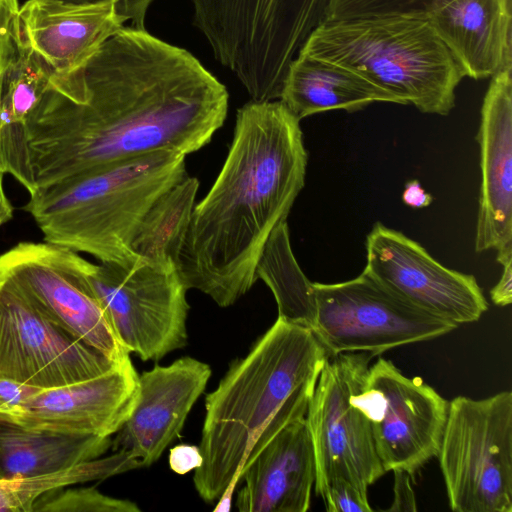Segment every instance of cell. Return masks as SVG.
<instances>
[{"mask_svg":"<svg viewBox=\"0 0 512 512\" xmlns=\"http://www.w3.org/2000/svg\"><path fill=\"white\" fill-rule=\"evenodd\" d=\"M300 51L345 67L390 94L397 104H411L427 114L448 115L464 78L423 18L325 22Z\"/></svg>","mask_w":512,"mask_h":512,"instance_id":"obj_5","label":"cell"},{"mask_svg":"<svg viewBox=\"0 0 512 512\" xmlns=\"http://www.w3.org/2000/svg\"><path fill=\"white\" fill-rule=\"evenodd\" d=\"M119 362L74 338L0 280V378L47 389L94 378Z\"/></svg>","mask_w":512,"mask_h":512,"instance_id":"obj_13","label":"cell"},{"mask_svg":"<svg viewBox=\"0 0 512 512\" xmlns=\"http://www.w3.org/2000/svg\"><path fill=\"white\" fill-rule=\"evenodd\" d=\"M85 281L128 353L158 361L187 344V288L177 268L138 259L128 267L83 259Z\"/></svg>","mask_w":512,"mask_h":512,"instance_id":"obj_8","label":"cell"},{"mask_svg":"<svg viewBox=\"0 0 512 512\" xmlns=\"http://www.w3.org/2000/svg\"><path fill=\"white\" fill-rule=\"evenodd\" d=\"M438 1L328 0L325 22L388 17L427 19Z\"/></svg>","mask_w":512,"mask_h":512,"instance_id":"obj_27","label":"cell"},{"mask_svg":"<svg viewBox=\"0 0 512 512\" xmlns=\"http://www.w3.org/2000/svg\"><path fill=\"white\" fill-rule=\"evenodd\" d=\"M256 278L272 291L279 318L311 329L316 314L313 283L293 255L286 221L267 240L256 266Z\"/></svg>","mask_w":512,"mask_h":512,"instance_id":"obj_24","label":"cell"},{"mask_svg":"<svg viewBox=\"0 0 512 512\" xmlns=\"http://www.w3.org/2000/svg\"><path fill=\"white\" fill-rule=\"evenodd\" d=\"M186 155L158 150L36 191L23 207L43 240L124 267L153 204L186 174Z\"/></svg>","mask_w":512,"mask_h":512,"instance_id":"obj_4","label":"cell"},{"mask_svg":"<svg viewBox=\"0 0 512 512\" xmlns=\"http://www.w3.org/2000/svg\"><path fill=\"white\" fill-rule=\"evenodd\" d=\"M480 115L475 251L495 249L503 266L512 263V68L491 77Z\"/></svg>","mask_w":512,"mask_h":512,"instance_id":"obj_17","label":"cell"},{"mask_svg":"<svg viewBox=\"0 0 512 512\" xmlns=\"http://www.w3.org/2000/svg\"><path fill=\"white\" fill-rule=\"evenodd\" d=\"M226 87L189 51L125 25L81 67L54 72L0 169L38 190L158 150L206 146L227 116Z\"/></svg>","mask_w":512,"mask_h":512,"instance_id":"obj_1","label":"cell"},{"mask_svg":"<svg viewBox=\"0 0 512 512\" xmlns=\"http://www.w3.org/2000/svg\"><path fill=\"white\" fill-rule=\"evenodd\" d=\"M455 512H512V393L458 396L437 453Z\"/></svg>","mask_w":512,"mask_h":512,"instance_id":"obj_7","label":"cell"},{"mask_svg":"<svg viewBox=\"0 0 512 512\" xmlns=\"http://www.w3.org/2000/svg\"><path fill=\"white\" fill-rule=\"evenodd\" d=\"M83 259L49 242H19L0 255V280L74 338L119 362L129 353L85 281Z\"/></svg>","mask_w":512,"mask_h":512,"instance_id":"obj_12","label":"cell"},{"mask_svg":"<svg viewBox=\"0 0 512 512\" xmlns=\"http://www.w3.org/2000/svg\"><path fill=\"white\" fill-rule=\"evenodd\" d=\"M70 2L85 3L103 0H66ZM121 15L126 24L132 27L145 28L147 13L155 0H116Z\"/></svg>","mask_w":512,"mask_h":512,"instance_id":"obj_34","label":"cell"},{"mask_svg":"<svg viewBox=\"0 0 512 512\" xmlns=\"http://www.w3.org/2000/svg\"><path fill=\"white\" fill-rule=\"evenodd\" d=\"M199 181L186 175L159 197L142 220L132 251L145 262L177 268Z\"/></svg>","mask_w":512,"mask_h":512,"instance_id":"obj_23","label":"cell"},{"mask_svg":"<svg viewBox=\"0 0 512 512\" xmlns=\"http://www.w3.org/2000/svg\"><path fill=\"white\" fill-rule=\"evenodd\" d=\"M210 376L207 363L189 356L144 371L131 413L112 441L113 450L130 453L142 467L152 465L179 436Z\"/></svg>","mask_w":512,"mask_h":512,"instance_id":"obj_16","label":"cell"},{"mask_svg":"<svg viewBox=\"0 0 512 512\" xmlns=\"http://www.w3.org/2000/svg\"><path fill=\"white\" fill-rule=\"evenodd\" d=\"M427 19L464 77L512 68V6L502 0H439Z\"/></svg>","mask_w":512,"mask_h":512,"instance_id":"obj_20","label":"cell"},{"mask_svg":"<svg viewBox=\"0 0 512 512\" xmlns=\"http://www.w3.org/2000/svg\"><path fill=\"white\" fill-rule=\"evenodd\" d=\"M125 25L116 0H28L18 14L20 45L38 54L56 73L84 65Z\"/></svg>","mask_w":512,"mask_h":512,"instance_id":"obj_18","label":"cell"},{"mask_svg":"<svg viewBox=\"0 0 512 512\" xmlns=\"http://www.w3.org/2000/svg\"><path fill=\"white\" fill-rule=\"evenodd\" d=\"M351 402L369 421L386 472L402 469L413 478L437 456L449 401L420 377L409 378L379 358Z\"/></svg>","mask_w":512,"mask_h":512,"instance_id":"obj_11","label":"cell"},{"mask_svg":"<svg viewBox=\"0 0 512 512\" xmlns=\"http://www.w3.org/2000/svg\"><path fill=\"white\" fill-rule=\"evenodd\" d=\"M40 389L42 388L0 378V420L16 412L21 404Z\"/></svg>","mask_w":512,"mask_h":512,"instance_id":"obj_31","label":"cell"},{"mask_svg":"<svg viewBox=\"0 0 512 512\" xmlns=\"http://www.w3.org/2000/svg\"><path fill=\"white\" fill-rule=\"evenodd\" d=\"M33 511L140 512L136 503L106 496L95 488L67 489L56 496L48 492L34 504Z\"/></svg>","mask_w":512,"mask_h":512,"instance_id":"obj_28","label":"cell"},{"mask_svg":"<svg viewBox=\"0 0 512 512\" xmlns=\"http://www.w3.org/2000/svg\"><path fill=\"white\" fill-rule=\"evenodd\" d=\"M138 377L128 355L94 378L40 389L0 421L63 434L110 437L131 413Z\"/></svg>","mask_w":512,"mask_h":512,"instance_id":"obj_15","label":"cell"},{"mask_svg":"<svg viewBox=\"0 0 512 512\" xmlns=\"http://www.w3.org/2000/svg\"><path fill=\"white\" fill-rule=\"evenodd\" d=\"M363 272L401 299L457 325L478 321L488 309L473 275L443 266L418 242L381 223L366 237Z\"/></svg>","mask_w":512,"mask_h":512,"instance_id":"obj_14","label":"cell"},{"mask_svg":"<svg viewBox=\"0 0 512 512\" xmlns=\"http://www.w3.org/2000/svg\"><path fill=\"white\" fill-rule=\"evenodd\" d=\"M404 203L413 208L428 206L433 198L427 193L417 180H412L405 185L402 194Z\"/></svg>","mask_w":512,"mask_h":512,"instance_id":"obj_36","label":"cell"},{"mask_svg":"<svg viewBox=\"0 0 512 512\" xmlns=\"http://www.w3.org/2000/svg\"><path fill=\"white\" fill-rule=\"evenodd\" d=\"M329 354L312 330L277 318L247 355L233 360L205 397L193 482L214 509L229 510L245 464L279 431L306 416Z\"/></svg>","mask_w":512,"mask_h":512,"instance_id":"obj_3","label":"cell"},{"mask_svg":"<svg viewBox=\"0 0 512 512\" xmlns=\"http://www.w3.org/2000/svg\"><path fill=\"white\" fill-rule=\"evenodd\" d=\"M279 100L299 120L330 110L354 112L374 102L397 104L355 72L302 51L288 68Z\"/></svg>","mask_w":512,"mask_h":512,"instance_id":"obj_21","label":"cell"},{"mask_svg":"<svg viewBox=\"0 0 512 512\" xmlns=\"http://www.w3.org/2000/svg\"><path fill=\"white\" fill-rule=\"evenodd\" d=\"M19 9L18 0H0V74L19 55Z\"/></svg>","mask_w":512,"mask_h":512,"instance_id":"obj_30","label":"cell"},{"mask_svg":"<svg viewBox=\"0 0 512 512\" xmlns=\"http://www.w3.org/2000/svg\"><path fill=\"white\" fill-rule=\"evenodd\" d=\"M371 358L365 352L329 357L310 401L305 419L315 456L314 490L321 498L334 479H346L368 491L387 473L369 421L351 402V395L366 378Z\"/></svg>","mask_w":512,"mask_h":512,"instance_id":"obj_10","label":"cell"},{"mask_svg":"<svg viewBox=\"0 0 512 512\" xmlns=\"http://www.w3.org/2000/svg\"><path fill=\"white\" fill-rule=\"evenodd\" d=\"M312 332L329 356L389 349L431 340L458 327L396 296L367 274L332 284L313 283Z\"/></svg>","mask_w":512,"mask_h":512,"instance_id":"obj_9","label":"cell"},{"mask_svg":"<svg viewBox=\"0 0 512 512\" xmlns=\"http://www.w3.org/2000/svg\"><path fill=\"white\" fill-rule=\"evenodd\" d=\"M138 459L126 451L79 463L52 474L29 478H0V511L30 512L35 502L52 490L125 473L141 468Z\"/></svg>","mask_w":512,"mask_h":512,"instance_id":"obj_25","label":"cell"},{"mask_svg":"<svg viewBox=\"0 0 512 512\" xmlns=\"http://www.w3.org/2000/svg\"><path fill=\"white\" fill-rule=\"evenodd\" d=\"M307 160L300 120L280 100L238 109L227 157L195 204L180 251L188 290L228 307L253 287L267 240L305 184Z\"/></svg>","mask_w":512,"mask_h":512,"instance_id":"obj_2","label":"cell"},{"mask_svg":"<svg viewBox=\"0 0 512 512\" xmlns=\"http://www.w3.org/2000/svg\"><path fill=\"white\" fill-rule=\"evenodd\" d=\"M53 73L38 54L20 45L17 58L0 74V149L35 108Z\"/></svg>","mask_w":512,"mask_h":512,"instance_id":"obj_26","label":"cell"},{"mask_svg":"<svg viewBox=\"0 0 512 512\" xmlns=\"http://www.w3.org/2000/svg\"><path fill=\"white\" fill-rule=\"evenodd\" d=\"M315 479L313 443L304 417L285 426L245 464L236 507L242 512H306Z\"/></svg>","mask_w":512,"mask_h":512,"instance_id":"obj_19","label":"cell"},{"mask_svg":"<svg viewBox=\"0 0 512 512\" xmlns=\"http://www.w3.org/2000/svg\"><path fill=\"white\" fill-rule=\"evenodd\" d=\"M215 59L250 99L279 100L288 68L325 22L328 0H190Z\"/></svg>","mask_w":512,"mask_h":512,"instance_id":"obj_6","label":"cell"},{"mask_svg":"<svg viewBox=\"0 0 512 512\" xmlns=\"http://www.w3.org/2000/svg\"><path fill=\"white\" fill-rule=\"evenodd\" d=\"M492 302L500 307L508 306L512 302V263L503 265V272L498 283L491 289Z\"/></svg>","mask_w":512,"mask_h":512,"instance_id":"obj_35","label":"cell"},{"mask_svg":"<svg viewBox=\"0 0 512 512\" xmlns=\"http://www.w3.org/2000/svg\"><path fill=\"white\" fill-rule=\"evenodd\" d=\"M202 464V455L199 446L180 444L170 450V469L180 475L196 470Z\"/></svg>","mask_w":512,"mask_h":512,"instance_id":"obj_33","label":"cell"},{"mask_svg":"<svg viewBox=\"0 0 512 512\" xmlns=\"http://www.w3.org/2000/svg\"><path fill=\"white\" fill-rule=\"evenodd\" d=\"M392 472L394 474V499L387 511H416L417 505L415 494L411 486V476L402 469H394Z\"/></svg>","mask_w":512,"mask_h":512,"instance_id":"obj_32","label":"cell"},{"mask_svg":"<svg viewBox=\"0 0 512 512\" xmlns=\"http://www.w3.org/2000/svg\"><path fill=\"white\" fill-rule=\"evenodd\" d=\"M3 176L4 173L0 169V228L13 217V206L5 193Z\"/></svg>","mask_w":512,"mask_h":512,"instance_id":"obj_37","label":"cell"},{"mask_svg":"<svg viewBox=\"0 0 512 512\" xmlns=\"http://www.w3.org/2000/svg\"><path fill=\"white\" fill-rule=\"evenodd\" d=\"M110 437L32 429L0 421V478H29L62 471L104 455Z\"/></svg>","mask_w":512,"mask_h":512,"instance_id":"obj_22","label":"cell"},{"mask_svg":"<svg viewBox=\"0 0 512 512\" xmlns=\"http://www.w3.org/2000/svg\"><path fill=\"white\" fill-rule=\"evenodd\" d=\"M367 493L350 481L337 478L328 484L322 499L329 512H372Z\"/></svg>","mask_w":512,"mask_h":512,"instance_id":"obj_29","label":"cell"}]
</instances>
